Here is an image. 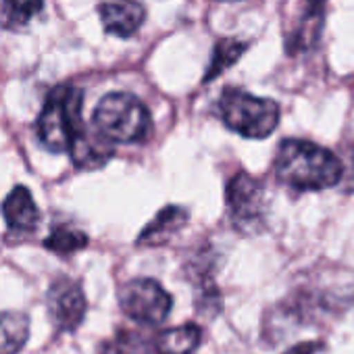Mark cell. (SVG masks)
Segmentation results:
<instances>
[{
    "label": "cell",
    "mask_w": 354,
    "mask_h": 354,
    "mask_svg": "<svg viewBox=\"0 0 354 354\" xmlns=\"http://www.w3.org/2000/svg\"><path fill=\"white\" fill-rule=\"evenodd\" d=\"M104 32L117 38H131L146 21L142 0H106L98 7Z\"/></svg>",
    "instance_id": "cell-8"
},
{
    "label": "cell",
    "mask_w": 354,
    "mask_h": 354,
    "mask_svg": "<svg viewBox=\"0 0 354 354\" xmlns=\"http://www.w3.org/2000/svg\"><path fill=\"white\" fill-rule=\"evenodd\" d=\"M344 162V186H346V192H352L354 194V144L348 148L346 152V160Z\"/></svg>",
    "instance_id": "cell-18"
},
{
    "label": "cell",
    "mask_w": 354,
    "mask_h": 354,
    "mask_svg": "<svg viewBox=\"0 0 354 354\" xmlns=\"http://www.w3.org/2000/svg\"><path fill=\"white\" fill-rule=\"evenodd\" d=\"M92 125L111 144L144 142L152 131V119L146 104L127 92L106 94L94 109Z\"/></svg>",
    "instance_id": "cell-3"
},
{
    "label": "cell",
    "mask_w": 354,
    "mask_h": 354,
    "mask_svg": "<svg viewBox=\"0 0 354 354\" xmlns=\"http://www.w3.org/2000/svg\"><path fill=\"white\" fill-rule=\"evenodd\" d=\"M273 167L279 184L302 192L327 190L344 180V162L337 154L298 138L279 144Z\"/></svg>",
    "instance_id": "cell-1"
},
{
    "label": "cell",
    "mask_w": 354,
    "mask_h": 354,
    "mask_svg": "<svg viewBox=\"0 0 354 354\" xmlns=\"http://www.w3.org/2000/svg\"><path fill=\"white\" fill-rule=\"evenodd\" d=\"M44 0H3L0 5V28L7 32H26L42 13Z\"/></svg>",
    "instance_id": "cell-14"
},
{
    "label": "cell",
    "mask_w": 354,
    "mask_h": 354,
    "mask_svg": "<svg viewBox=\"0 0 354 354\" xmlns=\"http://www.w3.org/2000/svg\"><path fill=\"white\" fill-rule=\"evenodd\" d=\"M44 246L59 257H69L88 246V236L71 225H57L44 240Z\"/></svg>",
    "instance_id": "cell-16"
},
{
    "label": "cell",
    "mask_w": 354,
    "mask_h": 354,
    "mask_svg": "<svg viewBox=\"0 0 354 354\" xmlns=\"http://www.w3.org/2000/svg\"><path fill=\"white\" fill-rule=\"evenodd\" d=\"M119 306L136 323L158 325L169 317L173 308V298L158 281L138 277L127 281L119 290Z\"/></svg>",
    "instance_id": "cell-6"
},
{
    "label": "cell",
    "mask_w": 354,
    "mask_h": 354,
    "mask_svg": "<svg viewBox=\"0 0 354 354\" xmlns=\"http://www.w3.org/2000/svg\"><path fill=\"white\" fill-rule=\"evenodd\" d=\"M203 342V331L194 323L165 329L154 339L156 354H194Z\"/></svg>",
    "instance_id": "cell-12"
},
{
    "label": "cell",
    "mask_w": 354,
    "mask_h": 354,
    "mask_svg": "<svg viewBox=\"0 0 354 354\" xmlns=\"http://www.w3.org/2000/svg\"><path fill=\"white\" fill-rule=\"evenodd\" d=\"M246 50H248V44L246 42H240V40H234V38H221V40H217V44L213 48V57H211L209 69L205 73V82L207 84L213 82L223 71H227L232 65H236Z\"/></svg>",
    "instance_id": "cell-15"
},
{
    "label": "cell",
    "mask_w": 354,
    "mask_h": 354,
    "mask_svg": "<svg viewBox=\"0 0 354 354\" xmlns=\"http://www.w3.org/2000/svg\"><path fill=\"white\" fill-rule=\"evenodd\" d=\"M30 337V317L19 310H0V354H19Z\"/></svg>",
    "instance_id": "cell-13"
},
{
    "label": "cell",
    "mask_w": 354,
    "mask_h": 354,
    "mask_svg": "<svg viewBox=\"0 0 354 354\" xmlns=\"http://www.w3.org/2000/svg\"><path fill=\"white\" fill-rule=\"evenodd\" d=\"M71 160L77 169H86V171H92V169H100L104 167L111 156H113V146L109 140H104L96 129H84L77 140L73 142L71 150Z\"/></svg>",
    "instance_id": "cell-10"
},
{
    "label": "cell",
    "mask_w": 354,
    "mask_h": 354,
    "mask_svg": "<svg viewBox=\"0 0 354 354\" xmlns=\"http://www.w3.org/2000/svg\"><path fill=\"white\" fill-rule=\"evenodd\" d=\"M46 306L57 331H75L88 310L82 286L69 277H57L50 283L46 294Z\"/></svg>",
    "instance_id": "cell-7"
},
{
    "label": "cell",
    "mask_w": 354,
    "mask_h": 354,
    "mask_svg": "<svg viewBox=\"0 0 354 354\" xmlns=\"http://www.w3.org/2000/svg\"><path fill=\"white\" fill-rule=\"evenodd\" d=\"M3 215L13 236L32 234L40 223V211L34 203L32 192L26 186H15L11 190V194L5 198Z\"/></svg>",
    "instance_id": "cell-9"
},
{
    "label": "cell",
    "mask_w": 354,
    "mask_h": 354,
    "mask_svg": "<svg viewBox=\"0 0 354 354\" xmlns=\"http://www.w3.org/2000/svg\"><path fill=\"white\" fill-rule=\"evenodd\" d=\"M327 0H304V13L302 17H323Z\"/></svg>",
    "instance_id": "cell-19"
},
{
    "label": "cell",
    "mask_w": 354,
    "mask_h": 354,
    "mask_svg": "<svg viewBox=\"0 0 354 354\" xmlns=\"http://www.w3.org/2000/svg\"><path fill=\"white\" fill-rule=\"evenodd\" d=\"M84 92L71 84L57 86L38 117V140L50 152H69L77 136L86 129L82 119Z\"/></svg>",
    "instance_id": "cell-2"
},
{
    "label": "cell",
    "mask_w": 354,
    "mask_h": 354,
    "mask_svg": "<svg viewBox=\"0 0 354 354\" xmlns=\"http://www.w3.org/2000/svg\"><path fill=\"white\" fill-rule=\"evenodd\" d=\"M227 213L242 234H259L267 219V194L263 184L246 171L236 173L225 190Z\"/></svg>",
    "instance_id": "cell-5"
},
{
    "label": "cell",
    "mask_w": 354,
    "mask_h": 354,
    "mask_svg": "<svg viewBox=\"0 0 354 354\" xmlns=\"http://www.w3.org/2000/svg\"><path fill=\"white\" fill-rule=\"evenodd\" d=\"M186 223H188V211L184 207H175V205L165 207L142 230L138 238V246H160L169 242Z\"/></svg>",
    "instance_id": "cell-11"
},
{
    "label": "cell",
    "mask_w": 354,
    "mask_h": 354,
    "mask_svg": "<svg viewBox=\"0 0 354 354\" xmlns=\"http://www.w3.org/2000/svg\"><path fill=\"white\" fill-rule=\"evenodd\" d=\"M283 354H329V348L323 342L315 339V342H300L290 350H286Z\"/></svg>",
    "instance_id": "cell-17"
},
{
    "label": "cell",
    "mask_w": 354,
    "mask_h": 354,
    "mask_svg": "<svg viewBox=\"0 0 354 354\" xmlns=\"http://www.w3.org/2000/svg\"><path fill=\"white\" fill-rule=\"evenodd\" d=\"M217 111L227 129L252 140L271 136L279 123V106L275 100L261 98L238 88L223 90Z\"/></svg>",
    "instance_id": "cell-4"
},
{
    "label": "cell",
    "mask_w": 354,
    "mask_h": 354,
    "mask_svg": "<svg viewBox=\"0 0 354 354\" xmlns=\"http://www.w3.org/2000/svg\"><path fill=\"white\" fill-rule=\"evenodd\" d=\"M223 3H232V0H223Z\"/></svg>",
    "instance_id": "cell-20"
}]
</instances>
